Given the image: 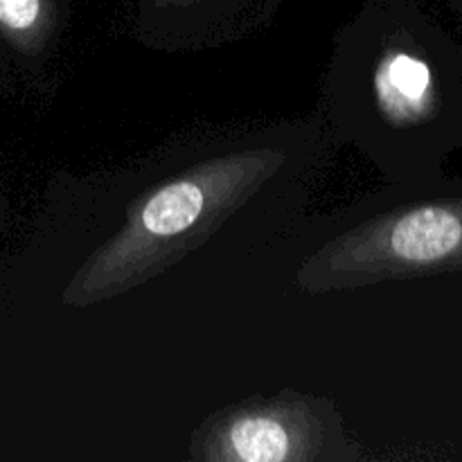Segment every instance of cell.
<instances>
[{
  "label": "cell",
  "mask_w": 462,
  "mask_h": 462,
  "mask_svg": "<svg viewBox=\"0 0 462 462\" xmlns=\"http://www.w3.org/2000/svg\"><path fill=\"white\" fill-rule=\"evenodd\" d=\"M337 149L316 116L179 135L125 165L57 174L41 230L59 305L90 310L199 255L284 237Z\"/></svg>",
  "instance_id": "1"
},
{
  "label": "cell",
  "mask_w": 462,
  "mask_h": 462,
  "mask_svg": "<svg viewBox=\"0 0 462 462\" xmlns=\"http://www.w3.org/2000/svg\"><path fill=\"white\" fill-rule=\"evenodd\" d=\"M445 43L411 0H364L332 36L319 117L393 185L427 174L449 129Z\"/></svg>",
  "instance_id": "2"
},
{
  "label": "cell",
  "mask_w": 462,
  "mask_h": 462,
  "mask_svg": "<svg viewBox=\"0 0 462 462\" xmlns=\"http://www.w3.org/2000/svg\"><path fill=\"white\" fill-rule=\"evenodd\" d=\"M194 462H359L341 411L319 393L284 391L255 395L208 415L192 431Z\"/></svg>",
  "instance_id": "3"
},
{
  "label": "cell",
  "mask_w": 462,
  "mask_h": 462,
  "mask_svg": "<svg viewBox=\"0 0 462 462\" xmlns=\"http://www.w3.org/2000/svg\"><path fill=\"white\" fill-rule=\"evenodd\" d=\"M255 0H134L131 32L158 52L219 48L251 32Z\"/></svg>",
  "instance_id": "4"
},
{
  "label": "cell",
  "mask_w": 462,
  "mask_h": 462,
  "mask_svg": "<svg viewBox=\"0 0 462 462\" xmlns=\"http://www.w3.org/2000/svg\"><path fill=\"white\" fill-rule=\"evenodd\" d=\"M75 0H0V45L27 77L54 63L70 25Z\"/></svg>",
  "instance_id": "5"
}]
</instances>
